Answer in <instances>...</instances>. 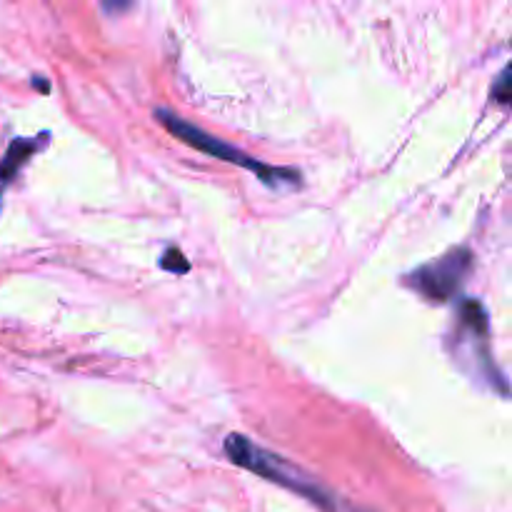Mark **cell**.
<instances>
[{"mask_svg":"<svg viewBox=\"0 0 512 512\" xmlns=\"http://www.w3.org/2000/svg\"><path fill=\"white\" fill-rule=\"evenodd\" d=\"M160 265H163L165 270H170V273H188L190 270V263L183 258V253H180L178 248H168L165 250L163 260H160Z\"/></svg>","mask_w":512,"mask_h":512,"instance_id":"5","label":"cell"},{"mask_svg":"<svg viewBox=\"0 0 512 512\" xmlns=\"http://www.w3.org/2000/svg\"><path fill=\"white\" fill-rule=\"evenodd\" d=\"M33 83H35V85H38V88H40V90H43V93H48V85H45V83H40V78H35V80H33Z\"/></svg>","mask_w":512,"mask_h":512,"instance_id":"7","label":"cell"},{"mask_svg":"<svg viewBox=\"0 0 512 512\" xmlns=\"http://www.w3.org/2000/svg\"><path fill=\"white\" fill-rule=\"evenodd\" d=\"M155 118H158L160 123H163L165 128L175 135V138H180L183 143H188L190 148L200 150V153H205V155H213V158H218V160H225V163L238 165V168L250 170V173H258V178L263 180L265 185H270V188H280V185H298L300 175L295 173V170L268 168V165H263L260 160L240 153L238 148L228 145L225 140H220V138H215V135L205 133V130L195 128L193 123L183 120L180 115L170 113V110L158 108L155 110Z\"/></svg>","mask_w":512,"mask_h":512,"instance_id":"2","label":"cell"},{"mask_svg":"<svg viewBox=\"0 0 512 512\" xmlns=\"http://www.w3.org/2000/svg\"><path fill=\"white\" fill-rule=\"evenodd\" d=\"M225 455H228L230 463H235L238 468L250 470V473L260 475V478L270 480V483L275 485H283V488L313 500V503L320 505L323 510H335L333 498H330L325 490H320L313 480L300 475L295 468H290V465L285 463L283 458H278V455L253 445L248 438H243V435H228V438H225Z\"/></svg>","mask_w":512,"mask_h":512,"instance_id":"1","label":"cell"},{"mask_svg":"<svg viewBox=\"0 0 512 512\" xmlns=\"http://www.w3.org/2000/svg\"><path fill=\"white\" fill-rule=\"evenodd\" d=\"M473 253L465 248L450 250L443 258L433 260V263L423 265V268L413 270V273L405 278V283L420 293L423 298H428L430 303H448L453 300V295L463 288L465 278L473 270Z\"/></svg>","mask_w":512,"mask_h":512,"instance_id":"3","label":"cell"},{"mask_svg":"<svg viewBox=\"0 0 512 512\" xmlns=\"http://www.w3.org/2000/svg\"><path fill=\"white\" fill-rule=\"evenodd\" d=\"M508 68L503 70V73H500V78H498V85H495V90H493V100L495 103H500V105H508L510 103V78H508Z\"/></svg>","mask_w":512,"mask_h":512,"instance_id":"6","label":"cell"},{"mask_svg":"<svg viewBox=\"0 0 512 512\" xmlns=\"http://www.w3.org/2000/svg\"><path fill=\"white\" fill-rule=\"evenodd\" d=\"M38 145L40 143H35V140H25V138H18L10 143L8 153H5V158L0 160V195H3V190L13 183L18 170L23 168L25 160L38 150Z\"/></svg>","mask_w":512,"mask_h":512,"instance_id":"4","label":"cell"}]
</instances>
